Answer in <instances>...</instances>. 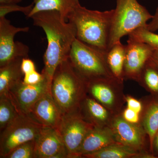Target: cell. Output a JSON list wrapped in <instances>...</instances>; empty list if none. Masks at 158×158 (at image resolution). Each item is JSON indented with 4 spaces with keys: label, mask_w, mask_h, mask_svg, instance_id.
<instances>
[{
    "label": "cell",
    "mask_w": 158,
    "mask_h": 158,
    "mask_svg": "<svg viewBox=\"0 0 158 158\" xmlns=\"http://www.w3.org/2000/svg\"><path fill=\"white\" fill-rule=\"evenodd\" d=\"M30 18L34 25L41 28L46 35L48 46L44 56V67L41 73L51 85L57 67L68 58L77 38L76 28L73 23L67 22L57 11H40Z\"/></svg>",
    "instance_id": "1"
},
{
    "label": "cell",
    "mask_w": 158,
    "mask_h": 158,
    "mask_svg": "<svg viewBox=\"0 0 158 158\" xmlns=\"http://www.w3.org/2000/svg\"><path fill=\"white\" fill-rule=\"evenodd\" d=\"M114 9L101 11L87 9L78 4L67 17L74 24L77 39L106 53Z\"/></svg>",
    "instance_id": "2"
},
{
    "label": "cell",
    "mask_w": 158,
    "mask_h": 158,
    "mask_svg": "<svg viewBox=\"0 0 158 158\" xmlns=\"http://www.w3.org/2000/svg\"><path fill=\"white\" fill-rule=\"evenodd\" d=\"M50 91L62 115L80 110L81 102L87 95V83L77 73L68 58L55 71Z\"/></svg>",
    "instance_id": "3"
},
{
    "label": "cell",
    "mask_w": 158,
    "mask_h": 158,
    "mask_svg": "<svg viewBox=\"0 0 158 158\" xmlns=\"http://www.w3.org/2000/svg\"><path fill=\"white\" fill-rule=\"evenodd\" d=\"M106 53L76 39L68 59L73 67L86 83L114 78L108 67Z\"/></svg>",
    "instance_id": "4"
},
{
    "label": "cell",
    "mask_w": 158,
    "mask_h": 158,
    "mask_svg": "<svg viewBox=\"0 0 158 158\" xmlns=\"http://www.w3.org/2000/svg\"><path fill=\"white\" fill-rule=\"evenodd\" d=\"M152 17L137 0H116L108 50L126 35L140 28L146 27L148 22Z\"/></svg>",
    "instance_id": "5"
},
{
    "label": "cell",
    "mask_w": 158,
    "mask_h": 158,
    "mask_svg": "<svg viewBox=\"0 0 158 158\" xmlns=\"http://www.w3.org/2000/svg\"><path fill=\"white\" fill-rule=\"evenodd\" d=\"M42 127L27 115L19 114L1 131L0 158H6L20 144L35 140Z\"/></svg>",
    "instance_id": "6"
},
{
    "label": "cell",
    "mask_w": 158,
    "mask_h": 158,
    "mask_svg": "<svg viewBox=\"0 0 158 158\" xmlns=\"http://www.w3.org/2000/svg\"><path fill=\"white\" fill-rule=\"evenodd\" d=\"M87 94L114 115L121 113L126 104L123 82L115 78L99 79L87 83Z\"/></svg>",
    "instance_id": "7"
},
{
    "label": "cell",
    "mask_w": 158,
    "mask_h": 158,
    "mask_svg": "<svg viewBox=\"0 0 158 158\" xmlns=\"http://www.w3.org/2000/svg\"><path fill=\"white\" fill-rule=\"evenodd\" d=\"M93 126L82 117L80 110L62 115L58 131L69 153V158H77V153Z\"/></svg>",
    "instance_id": "8"
},
{
    "label": "cell",
    "mask_w": 158,
    "mask_h": 158,
    "mask_svg": "<svg viewBox=\"0 0 158 158\" xmlns=\"http://www.w3.org/2000/svg\"><path fill=\"white\" fill-rule=\"evenodd\" d=\"M110 127L117 143L137 152L151 153L148 137L141 124L126 121L120 113L114 116Z\"/></svg>",
    "instance_id": "9"
},
{
    "label": "cell",
    "mask_w": 158,
    "mask_h": 158,
    "mask_svg": "<svg viewBox=\"0 0 158 158\" xmlns=\"http://www.w3.org/2000/svg\"><path fill=\"white\" fill-rule=\"evenodd\" d=\"M29 27H17L6 17L0 18V67L16 58H28L29 48L23 43L14 41L20 32H28Z\"/></svg>",
    "instance_id": "10"
},
{
    "label": "cell",
    "mask_w": 158,
    "mask_h": 158,
    "mask_svg": "<svg viewBox=\"0 0 158 158\" xmlns=\"http://www.w3.org/2000/svg\"><path fill=\"white\" fill-rule=\"evenodd\" d=\"M50 88L44 77L42 81L36 85H26L21 81L10 89L8 95L19 114L27 115L36 102Z\"/></svg>",
    "instance_id": "11"
},
{
    "label": "cell",
    "mask_w": 158,
    "mask_h": 158,
    "mask_svg": "<svg viewBox=\"0 0 158 158\" xmlns=\"http://www.w3.org/2000/svg\"><path fill=\"white\" fill-rule=\"evenodd\" d=\"M127 42L125 45L124 79L137 82L141 71L155 49L148 44L129 38Z\"/></svg>",
    "instance_id": "12"
},
{
    "label": "cell",
    "mask_w": 158,
    "mask_h": 158,
    "mask_svg": "<svg viewBox=\"0 0 158 158\" xmlns=\"http://www.w3.org/2000/svg\"><path fill=\"white\" fill-rule=\"evenodd\" d=\"M35 158H69L68 151L57 129L42 126L35 139Z\"/></svg>",
    "instance_id": "13"
},
{
    "label": "cell",
    "mask_w": 158,
    "mask_h": 158,
    "mask_svg": "<svg viewBox=\"0 0 158 158\" xmlns=\"http://www.w3.org/2000/svg\"><path fill=\"white\" fill-rule=\"evenodd\" d=\"M27 116L42 126L58 129L62 114L49 90L36 102Z\"/></svg>",
    "instance_id": "14"
},
{
    "label": "cell",
    "mask_w": 158,
    "mask_h": 158,
    "mask_svg": "<svg viewBox=\"0 0 158 158\" xmlns=\"http://www.w3.org/2000/svg\"><path fill=\"white\" fill-rule=\"evenodd\" d=\"M79 110L82 117L95 127H110L115 116L88 94L81 102Z\"/></svg>",
    "instance_id": "15"
},
{
    "label": "cell",
    "mask_w": 158,
    "mask_h": 158,
    "mask_svg": "<svg viewBox=\"0 0 158 158\" xmlns=\"http://www.w3.org/2000/svg\"><path fill=\"white\" fill-rule=\"evenodd\" d=\"M117 143L112 130L109 127H94L82 142L77 153V158H82L85 155L91 153Z\"/></svg>",
    "instance_id": "16"
},
{
    "label": "cell",
    "mask_w": 158,
    "mask_h": 158,
    "mask_svg": "<svg viewBox=\"0 0 158 158\" xmlns=\"http://www.w3.org/2000/svg\"><path fill=\"white\" fill-rule=\"evenodd\" d=\"M141 100L143 109L140 114V124L148 137L150 152L152 153L154 138L158 131V101L153 98L150 95Z\"/></svg>",
    "instance_id": "17"
},
{
    "label": "cell",
    "mask_w": 158,
    "mask_h": 158,
    "mask_svg": "<svg viewBox=\"0 0 158 158\" xmlns=\"http://www.w3.org/2000/svg\"><path fill=\"white\" fill-rule=\"evenodd\" d=\"M23 58H16L0 67V96H8L15 85L22 81L24 77L21 69Z\"/></svg>",
    "instance_id": "18"
},
{
    "label": "cell",
    "mask_w": 158,
    "mask_h": 158,
    "mask_svg": "<svg viewBox=\"0 0 158 158\" xmlns=\"http://www.w3.org/2000/svg\"><path fill=\"white\" fill-rule=\"evenodd\" d=\"M82 158H156L151 153L135 151L127 147L115 143L102 149L85 155Z\"/></svg>",
    "instance_id": "19"
},
{
    "label": "cell",
    "mask_w": 158,
    "mask_h": 158,
    "mask_svg": "<svg viewBox=\"0 0 158 158\" xmlns=\"http://www.w3.org/2000/svg\"><path fill=\"white\" fill-rule=\"evenodd\" d=\"M33 3L34 7L27 18L40 11H55L66 20L71 12L80 4L79 0H33Z\"/></svg>",
    "instance_id": "20"
},
{
    "label": "cell",
    "mask_w": 158,
    "mask_h": 158,
    "mask_svg": "<svg viewBox=\"0 0 158 158\" xmlns=\"http://www.w3.org/2000/svg\"><path fill=\"white\" fill-rule=\"evenodd\" d=\"M125 53L126 46L120 41L109 49L106 55L108 67L113 77L122 82L124 80L123 71Z\"/></svg>",
    "instance_id": "21"
},
{
    "label": "cell",
    "mask_w": 158,
    "mask_h": 158,
    "mask_svg": "<svg viewBox=\"0 0 158 158\" xmlns=\"http://www.w3.org/2000/svg\"><path fill=\"white\" fill-rule=\"evenodd\" d=\"M137 82L153 98L158 101V67L151 59L146 62Z\"/></svg>",
    "instance_id": "22"
},
{
    "label": "cell",
    "mask_w": 158,
    "mask_h": 158,
    "mask_svg": "<svg viewBox=\"0 0 158 158\" xmlns=\"http://www.w3.org/2000/svg\"><path fill=\"white\" fill-rule=\"evenodd\" d=\"M19 114L9 95L0 96V131L14 121Z\"/></svg>",
    "instance_id": "23"
},
{
    "label": "cell",
    "mask_w": 158,
    "mask_h": 158,
    "mask_svg": "<svg viewBox=\"0 0 158 158\" xmlns=\"http://www.w3.org/2000/svg\"><path fill=\"white\" fill-rule=\"evenodd\" d=\"M129 39L145 43L154 49H158V34L148 31L146 27L137 29L128 35Z\"/></svg>",
    "instance_id": "24"
},
{
    "label": "cell",
    "mask_w": 158,
    "mask_h": 158,
    "mask_svg": "<svg viewBox=\"0 0 158 158\" xmlns=\"http://www.w3.org/2000/svg\"><path fill=\"white\" fill-rule=\"evenodd\" d=\"M5 158H35V140L20 144Z\"/></svg>",
    "instance_id": "25"
},
{
    "label": "cell",
    "mask_w": 158,
    "mask_h": 158,
    "mask_svg": "<svg viewBox=\"0 0 158 158\" xmlns=\"http://www.w3.org/2000/svg\"><path fill=\"white\" fill-rule=\"evenodd\" d=\"M34 7V4L27 6H19L17 4L0 5V18L5 17L7 14L12 12H21L28 18Z\"/></svg>",
    "instance_id": "26"
},
{
    "label": "cell",
    "mask_w": 158,
    "mask_h": 158,
    "mask_svg": "<svg viewBox=\"0 0 158 158\" xmlns=\"http://www.w3.org/2000/svg\"><path fill=\"white\" fill-rule=\"evenodd\" d=\"M121 116L126 121L134 123L140 124L141 122V115L127 106L123 108L121 113Z\"/></svg>",
    "instance_id": "27"
},
{
    "label": "cell",
    "mask_w": 158,
    "mask_h": 158,
    "mask_svg": "<svg viewBox=\"0 0 158 158\" xmlns=\"http://www.w3.org/2000/svg\"><path fill=\"white\" fill-rule=\"evenodd\" d=\"M44 79L42 73H40L36 70L24 75L23 82L28 85H34L39 84Z\"/></svg>",
    "instance_id": "28"
},
{
    "label": "cell",
    "mask_w": 158,
    "mask_h": 158,
    "mask_svg": "<svg viewBox=\"0 0 158 158\" xmlns=\"http://www.w3.org/2000/svg\"><path fill=\"white\" fill-rule=\"evenodd\" d=\"M127 106L141 114L143 109V104L141 100H138L129 94L126 95Z\"/></svg>",
    "instance_id": "29"
},
{
    "label": "cell",
    "mask_w": 158,
    "mask_h": 158,
    "mask_svg": "<svg viewBox=\"0 0 158 158\" xmlns=\"http://www.w3.org/2000/svg\"><path fill=\"white\" fill-rule=\"evenodd\" d=\"M21 69L24 75L36 70L34 62L28 58H23L21 63Z\"/></svg>",
    "instance_id": "30"
},
{
    "label": "cell",
    "mask_w": 158,
    "mask_h": 158,
    "mask_svg": "<svg viewBox=\"0 0 158 158\" xmlns=\"http://www.w3.org/2000/svg\"><path fill=\"white\" fill-rule=\"evenodd\" d=\"M146 28L148 31L155 32L158 30V6L156 10L155 13L153 15L150 22L148 23Z\"/></svg>",
    "instance_id": "31"
},
{
    "label": "cell",
    "mask_w": 158,
    "mask_h": 158,
    "mask_svg": "<svg viewBox=\"0 0 158 158\" xmlns=\"http://www.w3.org/2000/svg\"><path fill=\"white\" fill-rule=\"evenodd\" d=\"M152 153L153 155L156 158H158V131L156 133L154 138Z\"/></svg>",
    "instance_id": "32"
},
{
    "label": "cell",
    "mask_w": 158,
    "mask_h": 158,
    "mask_svg": "<svg viewBox=\"0 0 158 158\" xmlns=\"http://www.w3.org/2000/svg\"><path fill=\"white\" fill-rule=\"evenodd\" d=\"M150 59L158 67V49H155Z\"/></svg>",
    "instance_id": "33"
},
{
    "label": "cell",
    "mask_w": 158,
    "mask_h": 158,
    "mask_svg": "<svg viewBox=\"0 0 158 158\" xmlns=\"http://www.w3.org/2000/svg\"><path fill=\"white\" fill-rule=\"evenodd\" d=\"M22 1V0H0V5L18 4L21 2Z\"/></svg>",
    "instance_id": "34"
},
{
    "label": "cell",
    "mask_w": 158,
    "mask_h": 158,
    "mask_svg": "<svg viewBox=\"0 0 158 158\" xmlns=\"http://www.w3.org/2000/svg\"></svg>",
    "instance_id": "35"
}]
</instances>
